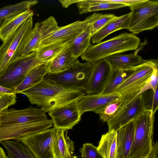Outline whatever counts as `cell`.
Wrapping results in <instances>:
<instances>
[{
  "mask_svg": "<svg viewBox=\"0 0 158 158\" xmlns=\"http://www.w3.org/2000/svg\"><path fill=\"white\" fill-rule=\"evenodd\" d=\"M20 94L26 96L31 104L40 107L45 114L70 103L79 101L86 95L83 89H65L44 79Z\"/></svg>",
  "mask_w": 158,
  "mask_h": 158,
  "instance_id": "6da1fadb",
  "label": "cell"
},
{
  "mask_svg": "<svg viewBox=\"0 0 158 158\" xmlns=\"http://www.w3.org/2000/svg\"><path fill=\"white\" fill-rule=\"evenodd\" d=\"M140 40L132 33L124 32L96 44H90L81 56L83 60L93 63L110 56L136 49Z\"/></svg>",
  "mask_w": 158,
  "mask_h": 158,
  "instance_id": "7a4b0ae2",
  "label": "cell"
},
{
  "mask_svg": "<svg viewBox=\"0 0 158 158\" xmlns=\"http://www.w3.org/2000/svg\"><path fill=\"white\" fill-rule=\"evenodd\" d=\"M31 17L21 24L0 47V76L16 58L21 56L33 27Z\"/></svg>",
  "mask_w": 158,
  "mask_h": 158,
  "instance_id": "3957f363",
  "label": "cell"
},
{
  "mask_svg": "<svg viewBox=\"0 0 158 158\" xmlns=\"http://www.w3.org/2000/svg\"><path fill=\"white\" fill-rule=\"evenodd\" d=\"M154 114L145 111L134 121L135 130L132 145L128 158H145L152 147Z\"/></svg>",
  "mask_w": 158,
  "mask_h": 158,
  "instance_id": "277c9868",
  "label": "cell"
},
{
  "mask_svg": "<svg viewBox=\"0 0 158 158\" xmlns=\"http://www.w3.org/2000/svg\"><path fill=\"white\" fill-rule=\"evenodd\" d=\"M131 18L127 29L131 33L138 34L152 30L158 26V1L143 0L130 7Z\"/></svg>",
  "mask_w": 158,
  "mask_h": 158,
  "instance_id": "5b68a950",
  "label": "cell"
},
{
  "mask_svg": "<svg viewBox=\"0 0 158 158\" xmlns=\"http://www.w3.org/2000/svg\"><path fill=\"white\" fill-rule=\"evenodd\" d=\"M92 63L80 62L63 72L57 74L48 73L44 79L66 89L84 90L90 74Z\"/></svg>",
  "mask_w": 158,
  "mask_h": 158,
  "instance_id": "8992f818",
  "label": "cell"
},
{
  "mask_svg": "<svg viewBox=\"0 0 158 158\" xmlns=\"http://www.w3.org/2000/svg\"><path fill=\"white\" fill-rule=\"evenodd\" d=\"M44 63L37 58L35 51L16 58L0 76V85L14 89L23 81L32 69Z\"/></svg>",
  "mask_w": 158,
  "mask_h": 158,
  "instance_id": "52a82bcc",
  "label": "cell"
},
{
  "mask_svg": "<svg viewBox=\"0 0 158 158\" xmlns=\"http://www.w3.org/2000/svg\"><path fill=\"white\" fill-rule=\"evenodd\" d=\"M52 119L22 124L0 125V143L6 140L20 141L33 135L50 128Z\"/></svg>",
  "mask_w": 158,
  "mask_h": 158,
  "instance_id": "ba28073f",
  "label": "cell"
},
{
  "mask_svg": "<svg viewBox=\"0 0 158 158\" xmlns=\"http://www.w3.org/2000/svg\"><path fill=\"white\" fill-rule=\"evenodd\" d=\"M55 127L49 128L20 141L26 146L36 158H54L52 142Z\"/></svg>",
  "mask_w": 158,
  "mask_h": 158,
  "instance_id": "9c48e42d",
  "label": "cell"
},
{
  "mask_svg": "<svg viewBox=\"0 0 158 158\" xmlns=\"http://www.w3.org/2000/svg\"><path fill=\"white\" fill-rule=\"evenodd\" d=\"M92 63L91 70L84 90L86 94L101 93L107 83L113 68L106 58Z\"/></svg>",
  "mask_w": 158,
  "mask_h": 158,
  "instance_id": "30bf717a",
  "label": "cell"
},
{
  "mask_svg": "<svg viewBox=\"0 0 158 158\" xmlns=\"http://www.w3.org/2000/svg\"><path fill=\"white\" fill-rule=\"evenodd\" d=\"M79 101L70 103L48 112L52 118L54 127L69 130L72 129L79 123L81 116L78 107Z\"/></svg>",
  "mask_w": 158,
  "mask_h": 158,
  "instance_id": "8fae6325",
  "label": "cell"
},
{
  "mask_svg": "<svg viewBox=\"0 0 158 158\" xmlns=\"http://www.w3.org/2000/svg\"><path fill=\"white\" fill-rule=\"evenodd\" d=\"M47 119V115L40 108L30 106L24 109H8L0 115V125L22 124Z\"/></svg>",
  "mask_w": 158,
  "mask_h": 158,
  "instance_id": "7c38bea8",
  "label": "cell"
},
{
  "mask_svg": "<svg viewBox=\"0 0 158 158\" xmlns=\"http://www.w3.org/2000/svg\"><path fill=\"white\" fill-rule=\"evenodd\" d=\"M142 92L107 123L108 131L114 130L117 131L121 127L134 121L145 111L141 99Z\"/></svg>",
  "mask_w": 158,
  "mask_h": 158,
  "instance_id": "4fadbf2b",
  "label": "cell"
},
{
  "mask_svg": "<svg viewBox=\"0 0 158 158\" xmlns=\"http://www.w3.org/2000/svg\"><path fill=\"white\" fill-rule=\"evenodd\" d=\"M89 24L85 19L84 21H77L63 27H59L48 35L41 42V46L57 42L70 44Z\"/></svg>",
  "mask_w": 158,
  "mask_h": 158,
  "instance_id": "5bb4252c",
  "label": "cell"
},
{
  "mask_svg": "<svg viewBox=\"0 0 158 158\" xmlns=\"http://www.w3.org/2000/svg\"><path fill=\"white\" fill-rule=\"evenodd\" d=\"M127 95L125 89L108 94H87L78 102L79 110L81 115L86 112L93 111L95 113L109 103Z\"/></svg>",
  "mask_w": 158,
  "mask_h": 158,
  "instance_id": "9a60e30c",
  "label": "cell"
},
{
  "mask_svg": "<svg viewBox=\"0 0 158 158\" xmlns=\"http://www.w3.org/2000/svg\"><path fill=\"white\" fill-rule=\"evenodd\" d=\"M68 131L55 127L52 146L54 158H77L74 155V143L68 135Z\"/></svg>",
  "mask_w": 158,
  "mask_h": 158,
  "instance_id": "2e32d148",
  "label": "cell"
},
{
  "mask_svg": "<svg viewBox=\"0 0 158 158\" xmlns=\"http://www.w3.org/2000/svg\"><path fill=\"white\" fill-rule=\"evenodd\" d=\"M135 130L134 121L121 127L118 131L116 158H128L133 142Z\"/></svg>",
  "mask_w": 158,
  "mask_h": 158,
  "instance_id": "e0dca14e",
  "label": "cell"
},
{
  "mask_svg": "<svg viewBox=\"0 0 158 158\" xmlns=\"http://www.w3.org/2000/svg\"><path fill=\"white\" fill-rule=\"evenodd\" d=\"M157 67L158 60L155 59L145 60L143 63L135 66L132 74L119 85L114 92H119L135 83L150 77L155 69Z\"/></svg>",
  "mask_w": 158,
  "mask_h": 158,
  "instance_id": "ac0fdd59",
  "label": "cell"
},
{
  "mask_svg": "<svg viewBox=\"0 0 158 158\" xmlns=\"http://www.w3.org/2000/svg\"><path fill=\"white\" fill-rule=\"evenodd\" d=\"M139 93H136L121 97L95 113L99 115L102 121L107 123L122 110Z\"/></svg>",
  "mask_w": 158,
  "mask_h": 158,
  "instance_id": "d6986e66",
  "label": "cell"
},
{
  "mask_svg": "<svg viewBox=\"0 0 158 158\" xmlns=\"http://www.w3.org/2000/svg\"><path fill=\"white\" fill-rule=\"evenodd\" d=\"M50 62L40 64L32 69L23 81L14 89L15 94H20L41 82L48 73Z\"/></svg>",
  "mask_w": 158,
  "mask_h": 158,
  "instance_id": "ffe728a7",
  "label": "cell"
},
{
  "mask_svg": "<svg viewBox=\"0 0 158 158\" xmlns=\"http://www.w3.org/2000/svg\"><path fill=\"white\" fill-rule=\"evenodd\" d=\"M131 18V13L118 17L111 21L91 37L93 44H98L101 42L108 35L118 30L127 29Z\"/></svg>",
  "mask_w": 158,
  "mask_h": 158,
  "instance_id": "44dd1931",
  "label": "cell"
},
{
  "mask_svg": "<svg viewBox=\"0 0 158 158\" xmlns=\"http://www.w3.org/2000/svg\"><path fill=\"white\" fill-rule=\"evenodd\" d=\"M69 45L50 62L48 73L57 74L63 72L79 62L78 58L72 54Z\"/></svg>",
  "mask_w": 158,
  "mask_h": 158,
  "instance_id": "7402d4cb",
  "label": "cell"
},
{
  "mask_svg": "<svg viewBox=\"0 0 158 158\" xmlns=\"http://www.w3.org/2000/svg\"><path fill=\"white\" fill-rule=\"evenodd\" d=\"M34 15L29 9L5 19L0 26V40L3 42L18 27Z\"/></svg>",
  "mask_w": 158,
  "mask_h": 158,
  "instance_id": "603a6c76",
  "label": "cell"
},
{
  "mask_svg": "<svg viewBox=\"0 0 158 158\" xmlns=\"http://www.w3.org/2000/svg\"><path fill=\"white\" fill-rule=\"evenodd\" d=\"M79 13L82 14L98 10L117 9L127 6L123 4L108 2L104 0H75Z\"/></svg>",
  "mask_w": 158,
  "mask_h": 158,
  "instance_id": "cb8c5ba5",
  "label": "cell"
},
{
  "mask_svg": "<svg viewBox=\"0 0 158 158\" xmlns=\"http://www.w3.org/2000/svg\"><path fill=\"white\" fill-rule=\"evenodd\" d=\"M117 131H108L101 136L97 150L103 158H116Z\"/></svg>",
  "mask_w": 158,
  "mask_h": 158,
  "instance_id": "d4e9b609",
  "label": "cell"
},
{
  "mask_svg": "<svg viewBox=\"0 0 158 158\" xmlns=\"http://www.w3.org/2000/svg\"><path fill=\"white\" fill-rule=\"evenodd\" d=\"M135 66L125 69L113 68L107 83L100 94H108L113 93L119 85L132 74Z\"/></svg>",
  "mask_w": 158,
  "mask_h": 158,
  "instance_id": "484cf974",
  "label": "cell"
},
{
  "mask_svg": "<svg viewBox=\"0 0 158 158\" xmlns=\"http://www.w3.org/2000/svg\"><path fill=\"white\" fill-rule=\"evenodd\" d=\"M113 68L125 69L139 65L145 60L137 54L131 53L127 54H117L106 58Z\"/></svg>",
  "mask_w": 158,
  "mask_h": 158,
  "instance_id": "4316f807",
  "label": "cell"
},
{
  "mask_svg": "<svg viewBox=\"0 0 158 158\" xmlns=\"http://www.w3.org/2000/svg\"><path fill=\"white\" fill-rule=\"evenodd\" d=\"M0 143L9 158H36L30 150L20 141L6 140Z\"/></svg>",
  "mask_w": 158,
  "mask_h": 158,
  "instance_id": "83f0119b",
  "label": "cell"
},
{
  "mask_svg": "<svg viewBox=\"0 0 158 158\" xmlns=\"http://www.w3.org/2000/svg\"><path fill=\"white\" fill-rule=\"evenodd\" d=\"M90 30V25L89 24L69 45L72 54L74 57L78 58L81 56L91 44Z\"/></svg>",
  "mask_w": 158,
  "mask_h": 158,
  "instance_id": "f1b7e54d",
  "label": "cell"
},
{
  "mask_svg": "<svg viewBox=\"0 0 158 158\" xmlns=\"http://www.w3.org/2000/svg\"><path fill=\"white\" fill-rule=\"evenodd\" d=\"M70 44L57 42L43 46L35 51L37 57L43 63L50 62Z\"/></svg>",
  "mask_w": 158,
  "mask_h": 158,
  "instance_id": "f546056e",
  "label": "cell"
},
{
  "mask_svg": "<svg viewBox=\"0 0 158 158\" xmlns=\"http://www.w3.org/2000/svg\"><path fill=\"white\" fill-rule=\"evenodd\" d=\"M36 0H26L15 4L6 6L0 8V21L18 15L27 10L38 3Z\"/></svg>",
  "mask_w": 158,
  "mask_h": 158,
  "instance_id": "4dcf8cb0",
  "label": "cell"
},
{
  "mask_svg": "<svg viewBox=\"0 0 158 158\" xmlns=\"http://www.w3.org/2000/svg\"><path fill=\"white\" fill-rule=\"evenodd\" d=\"M40 25L39 22L35 24L21 56L27 55L32 52L36 51L40 47L43 37L39 29Z\"/></svg>",
  "mask_w": 158,
  "mask_h": 158,
  "instance_id": "1f68e13d",
  "label": "cell"
},
{
  "mask_svg": "<svg viewBox=\"0 0 158 158\" xmlns=\"http://www.w3.org/2000/svg\"><path fill=\"white\" fill-rule=\"evenodd\" d=\"M141 99L145 111L151 112L154 114L158 108V87L155 91L151 89L143 91Z\"/></svg>",
  "mask_w": 158,
  "mask_h": 158,
  "instance_id": "d6a6232c",
  "label": "cell"
},
{
  "mask_svg": "<svg viewBox=\"0 0 158 158\" xmlns=\"http://www.w3.org/2000/svg\"><path fill=\"white\" fill-rule=\"evenodd\" d=\"M91 15L92 19L90 24L91 37L109 22L118 17L111 14H103L95 13Z\"/></svg>",
  "mask_w": 158,
  "mask_h": 158,
  "instance_id": "836d02e7",
  "label": "cell"
},
{
  "mask_svg": "<svg viewBox=\"0 0 158 158\" xmlns=\"http://www.w3.org/2000/svg\"><path fill=\"white\" fill-rule=\"evenodd\" d=\"M16 98L15 93H0V115L9 106L16 104Z\"/></svg>",
  "mask_w": 158,
  "mask_h": 158,
  "instance_id": "e575fe53",
  "label": "cell"
},
{
  "mask_svg": "<svg viewBox=\"0 0 158 158\" xmlns=\"http://www.w3.org/2000/svg\"><path fill=\"white\" fill-rule=\"evenodd\" d=\"M82 158H103L97 150V147L92 143H84L80 149Z\"/></svg>",
  "mask_w": 158,
  "mask_h": 158,
  "instance_id": "d590c367",
  "label": "cell"
},
{
  "mask_svg": "<svg viewBox=\"0 0 158 158\" xmlns=\"http://www.w3.org/2000/svg\"><path fill=\"white\" fill-rule=\"evenodd\" d=\"M158 67L153 70L152 74L149 78L143 91L148 89H152L155 91L158 87Z\"/></svg>",
  "mask_w": 158,
  "mask_h": 158,
  "instance_id": "8d00e7d4",
  "label": "cell"
},
{
  "mask_svg": "<svg viewBox=\"0 0 158 158\" xmlns=\"http://www.w3.org/2000/svg\"><path fill=\"white\" fill-rule=\"evenodd\" d=\"M105 1L113 3L122 4L126 5L127 6H131L133 5L143 1V0H104Z\"/></svg>",
  "mask_w": 158,
  "mask_h": 158,
  "instance_id": "74e56055",
  "label": "cell"
},
{
  "mask_svg": "<svg viewBox=\"0 0 158 158\" xmlns=\"http://www.w3.org/2000/svg\"><path fill=\"white\" fill-rule=\"evenodd\" d=\"M149 156L150 158H158V143L157 141L153 145Z\"/></svg>",
  "mask_w": 158,
  "mask_h": 158,
  "instance_id": "f35d334b",
  "label": "cell"
},
{
  "mask_svg": "<svg viewBox=\"0 0 158 158\" xmlns=\"http://www.w3.org/2000/svg\"><path fill=\"white\" fill-rule=\"evenodd\" d=\"M0 93H14V89L7 88L0 85Z\"/></svg>",
  "mask_w": 158,
  "mask_h": 158,
  "instance_id": "ab89813d",
  "label": "cell"
},
{
  "mask_svg": "<svg viewBox=\"0 0 158 158\" xmlns=\"http://www.w3.org/2000/svg\"><path fill=\"white\" fill-rule=\"evenodd\" d=\"M0 158H9L1 146H0Z\"/></svg>",
  "mask_w": 158,
  "mask_h": 158,
  "instance_id": "60d3db41",
  "label": "cell"
},
{
  "mask_svg": "<svg viewBox=\"0 0 158 158\" xmlns=\"http://www.w3.org/2000/svg\"><path fill=\"white\" fill-rule=\"evenodd\" d=\"M2 21H0V26L1 25V24H2Z\"/></svg>",
  "mask_w": 158,
  "mask_h": 158,
  "instance_id": "b9f144b4",
  "label": "cell"
},
{
  "mask_svg": "<svg viewBox=\"0 0 158 158\" xmlns=\"http://www.w3.org/2000/svg\"><path fill=\"white\" fill-rule=\"evenodd\" d=\"M145 158H150V157L149 156H148L147 157Z\"/></svg>",
  "mask_w": 158,
  "mask_h": 158,
  "instance_id": "7bdbcfd3",
  "label": "cell"
}]
</instances>
